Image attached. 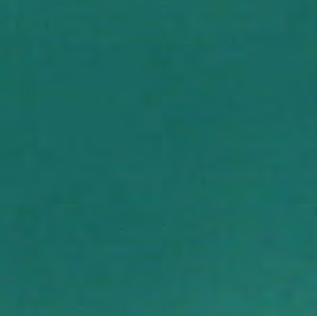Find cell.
Masks as SVG:
<instances>
[{"label": "cell", "mask_w": 317, "mask_h": 316, "mask_svg": "<svg viewBox=\"0 0 317 316\" xmlns=\"http://www.w3.org/2000/svg\"><path fill=\"white\" fill-rule=\"evenodd\" d=\"M155 97L154 94L150 91H146L142 96H141V104L142 106H149L154 103Z\"/></svg>", "instance_id": "cell-1"}, {"label": "cell", "mask_w": 317, "mask_h": 316, "mask_svg": "<svg viewBox=\"0 0 317 316\" xmlns=\"http://www.w3.org/2000/svg\"><path fill=\"white\" fill-rule=\"evenodd\" d=\"M111 20L118 23H123L127 20V16L123 13H114L111 15Z\"/></svg>", "instance_id": "cell-2"}, {"label": "cell", "mask_w": 317, "mask_h": 316, "mask_svg": "<svg viewBox=\"0 0 317 316\" xmlns=\"http://www.w3.org/2000/svg\"><path fill=\"white\" fill-rule=\"evenodd\" d=\"M150 139L153 140L156 143H159V142L161 143V134H152L150 136Z\"/></svg>", "instance_id": "cell-3"}, {"label": "cell", "mask_w": 317, "mask_h": 316, "mask_svg": "<svg viewBox=\"0 0 317 316\" xmlns=\"http://www.w3.org/2000/svg\"><path fill=\"white\" fill-rule=\"evenodd\" d=\"M176 75H177V76H174V75H173V78H172L173 81H174H174H179V80H182V79L185 77V76H181L182 74H176Z\"/></svg>", "instance_id": "cell-4"}, {"label": "cell", "mask_w": 317, "mask_h": 316, "mask_svg": "<svg viewBox=\"0 0 317 316\" xmlns=\"http://www.w3.org/2000/svg\"><path fill=\"white\" fill-rule=\"evenodd\" d=\"M171 64H172V61H171V60H167L166 61L163 62V65H164V66H169V65H171Z\"/></svg>", "instance_id": "cell-5"}]
</instances>
